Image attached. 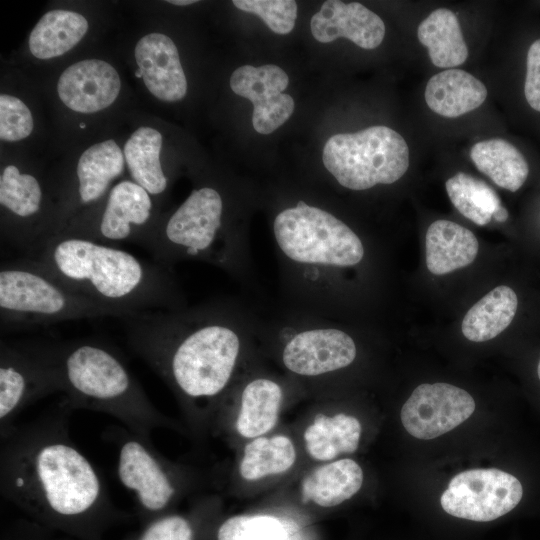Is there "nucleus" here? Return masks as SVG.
I'll use <instances>...</instances> for the list:
<instances>
[{"label": "nucleus", "mask_w": 540, "mask_h": 540, "mask_svg": "<svg viewBox=\"0 0 540 540\" xmlns=\"http://www.w3.org/2000/svg\"><path fill=\"white\" fill-rule=\"evenodd\" d=\"M4 439L2 496L62 518L84 515L108 496L94 466L69 438L65 418L11 428Z\"/></svg>", "instance_id": "nucleus-1"}, {"label": "nucleus", "mask_w": 540, "mask_h": 540, "mask_svg": "<svg viewBox=\"0 0 540 540\" xmlns=\"http://www.w3.org/2000/svg\"><path fill=\"white\" fill-rule=\"evenodd\" d=\"M211 310H156L124 317L129 345L181 394L221 393L234 371L240 338Z\"/></svg>", "instance_id": "nucleus-2"}, {"label": "nucleus", "mask_w": 540, "mask_h": 540, "mask_svg": "<svg viewBox=\"0 0 540 540\" xmlns=\"http://www.w3.org/2000/svg\"><path fill=\"white\" fill-rule=\"evenodd\" d=\"M79 293L127 316L180 305L168 267L113 244L57 235L25 256Z\"/></svg>", "instance_id": "nucleus-3"}, {"label": "nucleus", "mask_w": 540, "mask_h": 540, "mask_svg": "<svg viewBox=\"0 0 540 540\" xmlns=\"http://www.w3.org/2000/svg\"><path fill=\"white\" fill-rule=\"evenodd\" d=\"M43 347L56 370L68 408L113 415L143 438L161 423L157 409L121 356L105 343L75 340Z\"/></svg>", "instance_id": "nucleus-4"}, {"label": "nucleus", "mask_w": 540, "mask_h": 540, "mask_svg": "<svg viewBox=\"0 0 540 540\" xmlns=\"http://www.w3.org/2000/svg\"><path fill=\"white\" fill-rule=\"evenodd\" d=\"M127 314L72 289L37 261L23 257L0 268L1 332Z\"/></svg>", "instance_id": "nucleus-5"}, {"label": "nucleus", "mask_w": 540, "mask_h": 540, "mask_svg": "<svg viewBox=\"0 0 540 540\" xmlns=\"http://www.w3.org/2000/svg\"><path fill=\"white\" fill-rule=\"evenodd\" d=\"M322 159L340 185L365 190L399 180L409 167V148L395 130L371 126L356 133L330 137L323 148Z\"/></svg>", "instance_id": "nucleus-6"}, {"label": "nucleus", "mask_w": 540, "mask_h": 540, "mask_svg": "<svg viewBox=\"0 0 540 540\" xmlns=\"http://www.w3.org/2000/svg\"><path fill=\"white\" fill-rule=\"evenodd\" d=\"M273 231L280 250L296 263L349 267L364 257L363 244L350 227L302 201L276 216Z\"/></svg>", "instance_id": "nucleus-7"}, {"label": "nucleus", "mask_w": 540, "mask_h": 540, "mask_svg": "<svg viewBox=\"0 0 540 540\" xmlns=\"http://www.w3.org/2000/svg\"><path fill=\"white\" fill-rule=\"evenodd\" d=\"M223 209L222 196L215 188L194 189L166 220L155 224L141 246L167 267L183 257L215 259Z\"/></svg>", "instance_id": "nucleus-8"}, {"label": "nucleus", "mask_w": 540, "mask_h": 540, "mask_svg": "<svg viewBox=\"0 0 540 540\" xmlns=\"http://www.w3.org/2000/svg\"><path fill=\"white\" fill-rule=\"evenodd\" d=\"M105 196L104 204L95 215L74 218L54 236L80 237L105 244L129 241L142 245L157 223L153 220L151 195L134 181L124 180Z\"/></svg>", "instance_id": "nucleus-9"}, {"label": "nucleus", "mask_w": 540, "mask_h": 540, "mask_svg": "<svg viewBox=\"0 0 540 540\" xmlns=\"http://www.w3.org/2000/svg\"><path fill=\"white\" fill-rule=\"evenodd\" d=\"M60 391L56 370L43 344L0 343L1 433L11 429L12 420L30 403Z\"/></svg>", "instance_id": "nucleus-10"}, {"label": "nucleus", "mask_w": 540, "mask_h": 540, "mask_svg": "<svg viewBox=\"0 0 540 540\" xmlns=\"http://www.w3.org/2000/svg\"><path fill=\"white\" fill-rule=\"evenodd\" d=\"M523 488L510 473L496 469H472L454 476L440 498L443 510L458 518L495 520L520 502Z\"/></svg>", "instance_id": "nucleus-11"}, {"label": "nucleus", "mask_w": 540, "mask_h": 540, "mask_svg": "<svg viewBox=\"0 0 540 540\" xmlns=\"http://www.w3.org/2000/svg\"><path fill=\"white\" fill-rule=\"evenodd\" d=\"M475 410L472 396L448 383L421 384L401 409L405 430L418 439H433L466 421Z\"/></svg>", "instance_id": "nucleus-12"}, {"label": "nucleus", "mask_w": 540, "mask_h": 540, "mask_svg": "<svg viewBox=\"0 0 540 540\" xmlns=\"http://www.w3.org/2000/svg\"><path fill=\"white\" fill-rule=\"evenodd\" d=\"M288 84V75L276 65H244L230 77L232 91L252 102V124L260 134L274 132L293 114L294 100L283 93Z\"/></svg>", "instance_id": "nucleus-13"}, {"label": "nucleus", "mask_w": 540, "mask_h": 540, "mask_svg": "<svg viewBox=\"0 0 540 540\" xmlns=\"http://www.w3.org/2000/svg\"><path fill=\"white\" fill-rule=\"evenodd\" d=\"M117 475L139 504L151 512L163 510L176 494L168 470L147 438L134 433L120 444Z\"/></svg>", "instance_id": "nucleus-14"}, {"label": "nucleus", "mask_w": 540, "mask_h": 540, "mask_svg": "<svg viewBox=\"0 0 540 540\" xmlns=\"http://www.w3.org/2000/svg\"><path fill=\"white\" fill-rule=\"evenodd\" d=\"M354 340L335 328H316L295 334L285 345L282 359L293 373L316 376L350 365L356 357Z\"/></svg>", "instance_id": "nucleus-15"}, {"label": "nucleus", "mask_w": 540, "mask_h": 540, "mask_svg": "<svg viewBox=\"0 0 540 540\" xmlns=\"http://www.w3.org/2000/svg\"><path fill=\"white\" fill-rule=\"evenodd\" d=\"M121 89L116 69L100 59H86L66 68L59 77L57 91L69 109L95 113L112 105Z\"/></svg>", "instance_id": "nucleus-16"}, {"label": "nucleus", "mask_w": 540, "mask_h": 540, "mask_svg": "<svg viewBox=\"0 0 540 540\" xmlns=\"http://www.w3.org/2000/svg\"><path fill=\"white\" fill-rule=\"evenodd\" d=\"M313 37L321 43L347 38L363 49H375L385 35L383 20L358 2L325 1L310 21Z\"/></svg>", "instance_id": "nucleus-17"}, {"label": "nucleus", "mask_w": 540, "mask_h": 540, "mask_svg": "<svg viewBox=\"0 0 540 540\" xmlns=\"http://www.w3.org/2000/svg\"><path fill=\"white\" fill-rule=\"evenodd\" d=\"M134 56L138 71L149 92L159 100L176 102L187 93V80L178 49L170 37L161 33L143 36Z\"/></svg>", "instance_id": "nucleus-18"}, {"label": "nucleus", "mask_w": 540, "mask_h": 540, "mask_svg": "<svg viewBox=\"0 0 540 540\" xmlns=\"http://www.w3.org/2000/svg\"><path fill=\"white\" fill-rule=\"evenodd\" d=\"M124 154L117 143L105 140L87 148L76 166L74 205L87 206L100 201L111 183L124 169Z\"/></svg>", "instance_id": "nucleus-19"}, {"label": "nucleus", "mask_w": 540, "mask_h": 540, "mask_svg": "<svg viewBox=\"0 0 540 540\" xmlns=\"http://www.w3.org/2000/svg\"><path fill=\"white\" fill-rule=\"evenodd\" d=\"M424 97L433 112L455 118L481 106L487 97V89L470 73L452 68L429 79Z\"/></svg>", "instance_id": "nucleus-20"}, {"label": "nucleus", "mask_w": 540, "mask_h": 540, "mask_svg": "<svg viewBox=\"0 0 540 540\" xmlns=\"http://www.w3.org/2000/svg\"><path fill=\"white\" fill-rule=\"evenodd\" d=\"M425 248L428 270L443 275L470 265L479 243L469 229L449 220H437L426 232Z\"/></svg>", "instance_id": "nucleus-21"}, {"label": "nucleus", "mask_w": 540, "mask_h": 540, "mask_svg": "<svg viewBox=\"0 0 540 540\" xmlns=\"http://www.w3.org/2000/svg\"><path fill=\"white\" fill-rule=\"evenodd\" d=\"M363 471L352 459L322 465L302 482L303 502L332 507L350 499L361 488Z\"/></svg>", "instance_id": "nucleus-22"}, {"label": "nucleus", "mask_w": 540, "mask_h": 540, "mask_svg": "<svg viewBox=\"0 0 540 540\" xmlns=\"http://www.w3.org/2000/svg\"><path fill=\"white\" fill-rule=\"evenodd\" d=\"M88 21L70 10H51L45 13L29 36V50L38 59L55 58L70 51L85 36Z\"/></svg>", "instance_id": "nucleus-23"}, {"label": "nucleus", "mask_w": 540, "mask_h": 540, "mask_svg": "<svg viewBox=\"0 0 540 540\" xmlns=\"http://www.w3.org/2000/svg\"><path fill=\"white\" fill-rule=\"evenodd\" d=\"M420 43L427 47L433 65L453 68L463 64L468 57L456 15L449 9L440 8L431 12L418 26Z\"/></svg>", "instance_id": "nucleus-24"}, {"label": "nucleus", "mask_w": 540, "mask_h": 540, "mask_svg": "<svg viewBox=\"0 0 540 540\" xmlns=\"http://www.w3.org/2000/svg\"><path fill=\"white\" fill-rule=\"evenodd\" d=\"M517 307L516 293L510 287L500 285L468 310L462 321V333L473 342L491 340L510 325Z\"/></svg>", "instance_id": "nucleus-25"}, {"label": "nucleus", "mask_w": 540, "mask_h": 540, "mask_svg": "<svg viewBox=\"0 0 540 540\" xmlns=\"http://www.w3.org/2000/svg\"><path fill=\"white\" fill-rule=\"evenodd\" d=\"M162 134L148 126L136 129L124 145V158L132 180L151 196L164 193L168 179L160 162Z\"/></svg>", "instance_id": "nucleus-26"}, {"label": "nucleus", "mask_w": 540, "mask_h": 540, "mask_svg": "<svg viewBox=\"0 0 540 540\" xmlns=\"http://www.w3.org/2000/svg\"><path fill=\"white\" fill-rule=\"evenodd\" d=\"M470 158L477 169L497 186L517 191L528 177L529 167L521 152L503 139H490L475 143Z\"/></svg>", "instance_id": "nucleus-27"}, {"label": "nucleus", "mask_w": 540, "mask_h": 540, "mask_svg": "<svg viewBox=\"0 0 540 540\" xmlns=\"http://www.w3.org/2000/svg\"><path fill=\"white\" fill-rule=\"evenodd\" d=\"M361 436L358 419L346 414L329 417L319 414L304 432L308 454L320 461H328L342 453L357 450Z\"/></svg>", "instance_id": "nucleus-28"}, {"label": "nucleus", "mask_w": 540, "mask_h": 540, "mask_svg": "<svg viewBox=\"0 0 540 540\" xmlns=\"http://www.w3.org/2000/svg\"><path fill=\"white\" fill-rule=\"evenodd\" d=\"M281 402L282 390L276 382L264 378L251 381L241 395L238 433L256 438L270 431L277 423Z\"/></svg>", "instance_id": "nucleus-29"}, {"label": "nucleus", "mask_w": 540, "mask_h": 540, "mask_svg": "<svg viewBox=\"0 0 540 540\" xmlns=\"http://www.w3.org/2000/svg\"><path fill=\"white\" fill-rule=\"evenodd\" d=\"M295 459V448L288 437H257L246 445L239 470L244 479L253 481L284 473L292 467Z\"/></svg>", "instance_id": "nucleus-30"}, {"label": "nucleus", "mask_w": 540, "mask_h": 540, "mask_svg": "<svg viewBox=\"0 0 540 540\" xmlns=\"http://www.w3.org/2000/svg\"><path fill=\"white\" fill-rule=\"evenodd\" d=\"M447 194L454 207L477 225L488 224L503 206L497 193L484 181L459 172L446 183Z\"/></svg>", "instance_id": "nucleus-31"}, {"label": "nucleus", "mask_w": 540, "mask_h": 540, "mask_svg": "<svg viewBox=\"0 0 540 540\" xmlns=\"http://www.w3.org/2000/svg\"><path fill=\"white\" fill-rule=\"evenodd\" d=\"M218 540H294L290 527L269 515H237L219 528Z\"/></svg>", "instance_id": "nucleus-32"}, {"label": "nucleus", "mask_w": 540, "mask_h": 540, "mask_svg": "<svg viewBox=\"0 0 540 540\" xmlns=\"http://www.w3.org/2000/svg\"><path fill=\"white\" fill-rule=\"evenodd\" d=\"M235 7L258 15L277 34L290 33L297 18V4L293 0H234Z\"/></svg>", "instance_id": "nucleus-33"}, {"label": "nucleus", "mask_w": 540, "mask_h": 540, "mask_svg": "<svg viewBox=\"0 0 540 540\" xmlns=\"http://www.w3.org/2000/svg\"><path fill=\"white\" fill-rule=\"evenodd\" d=\"M34 127L29 108L23 101L8 94L0 96V138L2 141H19L28 137Z\"/></svg>", "instance_id": "nucleus-34"}, {"label": "nucleus", "mask_w": 540, "mask_h": 540, "mask_svg": "<svg viewBox=\"0 0 540 540\" xmlns=\"http://www.w3.org/2000/svg\"><path fill=\"white\" fill-rule=\"evenodd\" d=\"M193 532L186 519L178 515L164 517L152 523L140 540H192Z\"/></svg>", "instance_id": "nucleus-35"}, {"label": "nucleus", "mask_w": 540, "mask_h": 540, "mask_svg": "<svg viewBox=\"0 0 540 540\" xmlns=\"http://www.w3.org/2000/svg\"><path fill=\"white\" fill-rule=\"evenodd\" d=\"M524 93L531 108L540 112V39L531 44L527 53Z\"/></svg>", "instance_id": "nucleus-36"}, {"label": "nucleus", "mask_w": 540, "mask_h": 540, "mask_svg": "<svg viewBox=\"0 0 540 540\" xmlns=\"http://www.w3.org/2000/svg\"><path fill=\"white\" fill-rule=\"evenodd\" d=\"M508 211L504 206H501L494 214L493 218L498 222H504L508 218Z\"/></svg>", "instance_id": "nucleus-37"}, {"label": "nucleus", "mask_w": 540, "mask_h": 540, "mask_svg": "<svg viewBox=\"0 0 540 540\" xmlns=\"http://www.w3.org/2000/svg\"><path fill=\"white\" fill-rule=\"evenodd\" d=\"M167 2L170 3V4H173V5L184 6V5L194 4L197 1L196 0H170V1H167Z\"/></svg>", "instance_id": "nucleus-38"}, {"label": "nucleus", "mask_w": 540, "mask_h": 540, "mask_svg": "<svg viewBox=\"0 0 540 540\" xmlns=\"http://www.w3.org/2000/svg\"><path fill=\"white\" fill-rule=\"evenodd\" d=\"M537 374H538V377L540 379V361H539L538 367H537Z\"/></svg>", "instance_id": "nucleus-39"}]
</instances>
